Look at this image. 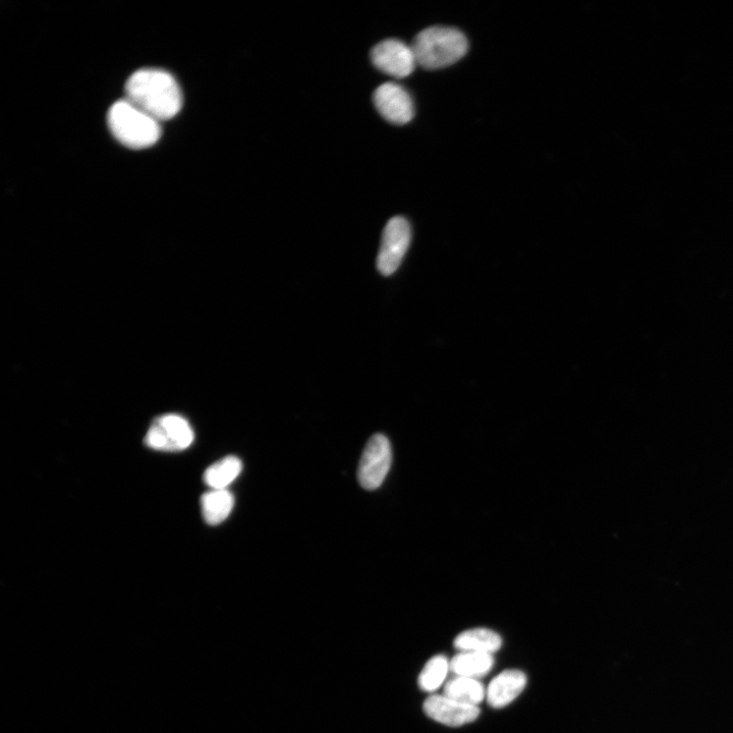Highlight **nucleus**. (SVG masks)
<instances>
[{
  "label": "nucleus",
  "instance_id": "1",
  "mask_svg": "<svg viewBox=\"0 0 733 733\" xmlns=\"http://www.w3.org/2000/svg\"><path fill=\"white\" fill-rule=\"evenodd\" d=\"M126 99L158 122L174 119L183 107V93L172 74L143 69L126 83Z\"/></svg>",
  "mask_w": 733,
  "mask_h": 733
},
{
  "label": "nucleus",
  "instance_id": "2",
  "mask_svg": "<svg viewBox=\"0 0 733 733\" xmlns=\"http://www.w3.org/2000/svg\"><path fill=\"white\" fill-rule=\"evenodd\" d=\"M417 65L439 70L456 64L466 55V36L455 28L430 27L420 32L412 43Z\"/></svg>",
  "mask_w": 733,
  "mask_h": 733
},
{
  "label": "nucleus",
  "instance_id": "3",
  "mask_svg": "<svg viewBox=\"0 0 733 733\" xmlns=\"http://www.w3.org/2000/svg\"><path fill=\"white\" fill-rule=\"evenodd\" d=\"M107 122L112 135L128 148H148L161 138L160 122L126 98L110 107Z\"/></svg>",
  "mask_w": 733,
  "mask_h": 733
},
{
  "label": "nucleus",
  "instance_id": "4",
  "mask_svg": "<svg viewBox=\"0 0 733 733\" xmlns=\"http://www.w3.org/2000/svg\"><path fill=\"white\" fill-rule=\"evenodd\" d=\"M412 230L409 221L401 216L391 218L383 231L377 257V268L389 276L402 264L411 244Z\"/></svg>",
  "mask_w": 733,
  "mask_h": 733
},
{
  "label": "nucleus",
  "instance_id": "5",
  "mask_svg": "<svg viewBox=\"0 0 733 733\" xmlns=\"http://www.w3.org/2000/svg\"><path fill=\"white\" fill-rule=\"evenodd\" d=\"M195 435L189 422L178 415H165L155 420L145 437V444L165 453H179L189 448Z\"/></svg>",
  "mask_w": 733,
  "mask_h": 733
},
{
  "label": "nucleus",
  "instance_id": "6",
  "mask_svg": "<svg viewBox=\"0 0 733 733\" xmlns=\"http://www.w3.org/2000/svg\"><path fill=\"white\" fill-rule=\"evenodd\" d=\"M392 461L391 445L388 438L376 434L370 438L359 464L358 479L366 490H375L385 480Z\"/></svg>",
  "mask_w": 733,
  "mask_h": 733
},
{
  "label": "nucleus",
  "instance_id": "7",
  "mask_svg": "<svg viewBox=\"0 0 733 733\" xmlns=\"http://www.w3.org/2000/svg\"><path fill=\"white\" fill-rule=\"evenodd\" d=\"M371 61L380 72L397 79L409 77L418 66L412 46L397 39L384 40L373 47Z\"/></svg>",
  "mask_w": 733,
  "mask_h": 733
},
{
  "label": "nucleus",
  "instance_id": "8",
  "mask_svg": "<svg viewBox=\"0 0 733 733\" xmlns=\"http://www.w3.org/2000/svg\"><path fill=\"white\" fill-rule=\"evenodd\" d=\"M373 101L380 116L390 124L406 125L415 116L413 99L399 84L381 85L374 92Z\"/></svg>",
  "mask_w": 733,
  "mask_h": 733
},
{
  "label": "nucleus",
  "instance_id": "9",
  "mask_svg": "<svg viewBox=\"0 0 733 733\" xmlns=\"http://www.w3.org/2000/svg\"><path fill=\"white\" fill-rule=\"evenodd\" d=\"M424 711L431 719L451 727H459L475 721L480 708L463 704L442 695H432L424 703Z\"/></svg>",
  "mask_w": 733,
  "mask_h": 733
},
{
  "label": "nucleus",
  "instance_id": "10",
  "mask_svg": "<svg viewBox=\"0 0 733 733\" xmlns=\"http://www.w3.org/2000/svg\"><path fill=\"white\" fill-rule=\"evenodd\" d=\"M527 686L526 674L517 669L504 670L494 678L487 691L488 704L495 709L513 703Z\"/></svg>",
  "mask_w": 733,
  "mask_h": 733
},
{
  "label": "nucleus",
  "instance_id": "11",
  "mask_svg": "<svg viewBox=\"0 0 733 733\" xmlns=\"http://www.w3.org/2000/svg\"><path fill=\"white\" fill-rule=\"evenodd\" d=\"M235 506V497L228 490H211L201 497L203 519L210 526H217L229 518Z\"/></svg>",
  "mask_w": 733,
  "mask_h": 733
},
{
  "label": "nucleus",
  "instance_id": "12",
  "mask_svg": "<svg viewBox=\"0 0 733 733\" xmlns=\"http://www.w3.org/2000/svg\"><path fill=\"white\" fill-rule=\"evenodd\" d=\"M494 666L492 654L477 652H460L450 660V671L455 676H464L480 680L487 675Z\"/></svg>",
  "mask_w": 733,
  "mask_h": 733
},
{
  "label": "nucleus",
  "instance_id": "13",
  "mask_svg": "<svg viewBox=\"0 0 733 733\" xmlns=\"http://www.w3.org/2000/svg\"><path fill=\"white\" fill-rule=\"evenodd\" d=\"M501 646V637L495 632L483 628L466 631L455 640V648L460 652L493 654Z\"/></svg>",
  "mask_w": 733,
  "mask_h": 733
},
{
  "label": "nucleus",
  "instance_id": "14",
  "mask_svg": "<svg viewBox=\"0 0 733 733\" xmlns=\"http://www.w3.org/2000/svg\"><path fill=\"white\" fill-rule=\"evenodd\" d=\"M443 695L463 704L479 707L486 698V691L479 680L455 676L445 683Z\"/></svg>",
  "mask_w": 733,
  "mask_h": 733
},
{
  "label": "nucleus",
  "instance_id": "15",
  "mask_svg": "<svg viewBox=\"0 0 733 733\" xmlns=\"http://www.w3.org/2000/svg\"><path fill=\"white\" fill-rule=\"evenodd\" d=\"M243 464L230 456L211 465L204 473V482L212 490L227 489L242 473Z\"/></svg>",
  "mask_w": 733,
  "mask_h": 733
},
{
  "label": "nucleus",
  "instance_id": "16",
  "mask_svg": "<svg viewBox=\"0 0 733 733\" xmlns=\"http://www.w3.org/2000/svg\"><path fill=\"white\" fill-rule=\"evenodd\" d=\"M450 661L443 655L431 658L419 675V687L423 692L434 693L445 683Z\"/></svg>",
  "mask_w": 733,
  "mask_h": 733
}]
</instances>
